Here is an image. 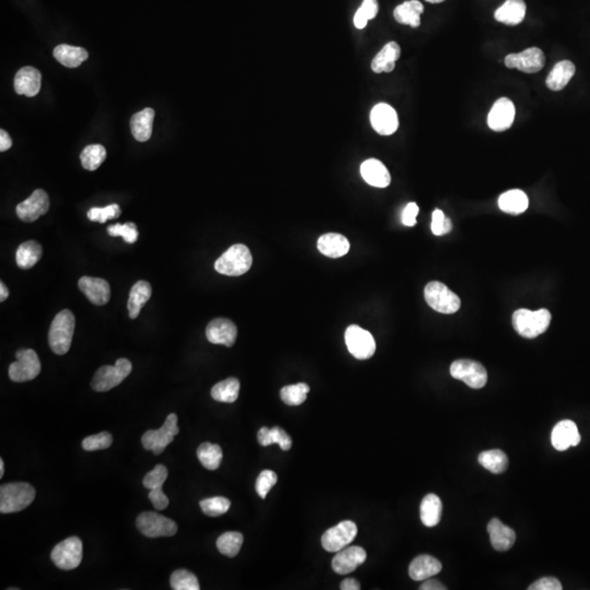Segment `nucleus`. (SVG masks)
Wrapping results in <instances>:
<instances>
[{
	"instance_id": "obj_52",
	"label": "nucleus",
	"mask_w": 590,
	"mask_h": 590,
	"mask_svg": "<svg viewBox=\"0 0 590 590\" xmlns=\"http://www.w3.org/2000/svg\"><path fill=\"white\" fill-rule=\"evenodd\" d=\"M148 497L157 511H163L170 504L169 497L163 493L162 489L151 490Z\"/></svg>"
},
{
	"instance_id": "obj_15",
	"label": "nucleus",
	"mask_w": 590,
	"mask_h": 590,
	"mask_svg": "<svg viewBox=\"0 0 590 590\" xmlns=\"http://www.w3.org/2000/svg\"><path fill=\"white\" fill-rule=\"evenodd\" d=\"M49 209V195L43 189H36L28 199L17 205L15 211L23 222H34L47 213Z\"/></svg>"
},
{
	"instance_id": "obj_56",
	"label": "nucleus",
	"mask_w": 590,
	"mask_h": 590,
	"mask_svg": "<svg viewBox=\"0 0 590 590\" xmlns=\"http://www.w3.org/2000/svg\"><path fill=\"white\" fill-rule=\"evenodd\" d=\"M11 146H13V140H11L9 134L6 130H0V151L5 153L7 150L10 149Z\"/></svg>"
},
{
	"instance_id": "obj_19",
	"label": "nucleus",
	"mask_w": 590,
	"mask_h": 590,
	"mask_svg": "<svg viewBox=\"0 0 590 590\" xmlns=\"http://www.w3.org/2000/svg\"><path fill=\"white\" fill-rule=\"evenodd\" d=\"M205 336L211 343L232 347L238 337V328L230 320L217 318L209 323L205 329Z\"/></svg>"
},
{
	"instance_id": "obj_31",
	"label": "nucleus",
	"mask_w": 590,
	"mask_h": 590,
	"mask_svg": "<svg viewBox=\"0 0 590 590\" xmlns=\"http://www.w3.org/2000/svg\"><path fill=\"white\" fill-rule=\"evenodd\" d=\"M424 7L418 0L405 1L403 5L398 6L394 11L396 21L401 24L418 28L421 24V15L424 13Z\"/></svg>"
},
{
	"instance_id": "obj_61",
	"label": "nucleus",
	"mask_w": 590,
	"mask_h": 590,
	"mask_svg": "<svg viewBox=\"0 0 590 590\" xmlns=\"http://www.w3.org/2000/svg\"><path fill=\"white\" fill-rule=\"evenodd\" d=\"M451 230H453V223H451V219L446 217L445 223H444V235L449 233Z\"/></svg>"
},
{
	"instance_id": "obj_24",
	"label": "nucleus",
	"mask_w": 590,
	"mask_h": 590,
	"mask_svg": "<svg viewBox=\"0 0 590 590\" xmlns=\"http://www.w3.org/2000/svg\"><path fill=\"white\" fill-rule=\"evenodd\" d=\"M492 547L497 551H507L514 545L516 534L512 528L503 524L497 518H493L488 525Z\"/></svg>"
},
{
	"instance_id": "obj_50",
	"label": "nucleus",
	"mask_w": 590,
	"mask_h": 590,
	"mask_svg": "<svg viewBox=\"0 0 590 590\" xmlns=\"http://www.w3.org/2000/svg\"><path fill=\"white\" fill-rule=\"evenodd\" d=\"M278 476L272 470H264L259 474L256 481V492L261 499H266L267 494L276 486Z\"/></svg>"
},
{
	"instance_id": "obj_18",
	"label": "nucleus",
	"mask_w": 590,
	"mask_h": 590,
	"mask_svg": "<svg viewBox=\"0 0 590 590\" xmlns=\"http://www.w3.org/2000/svg\"><path fill=\"white\" fill-rule=\"evenodd\" d=\"M366 560V551L363 548L348 547L338 551L332 560V568L340 575L355 572Z\"/></svg>"
},
{
	"instance_id": "obj_55",
	"label": "nucleus",
	"mask_w": 590,
	"mask_h": 590,
	"mask_svg": "<svg viewBox=\"0 0 590 590\" xmlns=\"http://www.w3.org/2000/svg\"><path fill=\"white\" fill-rule=\"evenodd\" d=\"M360 9L368 17V20L375 18L378 13V0H363Z\"/></svg>"
},
{
	"instance_id": "obj_44",
	"label": "nucleus",
	"mask_w": 590,
	"mask_h": 590,
	"mask_svg": "<svg viewBox=\"0 0 590 590\" xmlns=\"http://www.w3.org/2000/svg\"><path fill=\"white\" fill-rule=\"evenodd\" d=\"M171 587L174 590H199V582L195 574L187 570H178L173 573L170 580Z\"/></svg>"
},
{
	"instance_id": "obj_58",
	"label": "nucleus",
	"mask_w": 590,
	"mask_h": 590,
	"mask_svg": "<svg viewBox=\"0 0 590 590\" xmlns=\"http://www.w3.org/2000/svg\"><path fill=\"white\" fill-rule=\"evenodd\" d=\"M353 22H355V26H357V29H360V30L361 29H364L365 26H366V24H368V17L364 15V13L361 10L360 8H359L357 13H355Z\"/></svg>"
},
{
	"instance_id": "obj_25",
	"label": "nucleus",
	"mask_w": 590,
	"mask_h": 590,
	"mask_svg": "<svg viewBox=\"0 0 590 590\" xmlns=\"http://www.w3.org/2000/svg\"><path fill=\"white\" fill-rule=\"evenodd\" d=\"M317 249L325 256L340 258L347 255L350 243L347 238L338 233H327L320 236L317 242Z\"/></svg>"
},
{
	"instance_id": "obj_43",
	"label": "nucleus",
	"mask_w": 590,
	"mask_h": 590,
	"mask_svg": "<svg viewBox=\"0 0 590 590\" xmlns=\"http://www.w3.org/2000/svg\"><path fill=\"white\" fill-rule=\"evenodd\" d=\"M309 386L305 382H299L295 385L286 386L280 391L282 401L288 405H300L306 401L309 393Z\"/></svg>"
},
{
	"instance_id": "obj_41",
	"label": "nucleus",
	"mask_w": 590,
	"mask_h": 590,
	"mask_svg": "<svg viewBox=\"0 0 590 590\" xmlns=\"http://www.w3.org/2000/svg\"><path fill=\"white\" fill-rule=\"evenodd\" d=\"M243 541L244 537L241 532L228 531L219 537L217 540V547L222 554L234 557L240 552Z\"/></svg>"
},
{
	"instance_id": "obj_27",
	"label": "nucleus",
	"mask_w": 590,
	"mask_h": 590,
	"mask_svg": "<svg viewBox=\"0 0 590 590\" xmlns=\"http://www.w3.org/2000/svg\"><path fill=\"white\" fill-rule=\"evenodd\" d=\"M526 17V3L524 0H506L494 13V18L506 26H517Z\"/></svg>"
},
{
	"instance_id": "obj_59",
	"label": "nucleus",
	"mask_w": 590,
	"mask_h": 590,
	"mask_svg": "<svg viewBox=\"0 0 590 590\" xmlns=\"http://www.w3.org/2000/svg\"><path fill=\"white\" fill-rule=\"evenodd\" d=\"M340 588L342 590H359L361 589V586L360 583L355 578H346L340 585Z\"/></svg>"
},
{
	"instance_id": "obj_53",
	"label": "nucleus",
	"mask_w": 590,
	"mask_h": 590,
	"mask_svg": "<svg viewBox=\"0 0 590 590\" xmlns=\"http://www.w3.org/2000/svg\"><path fill=\"white\" fill-rule=\"evenodd\" d=\"M419 213V207L416 203H410L407 205L403 212V224L405 226H414L417 224V215Z\"/></svg>"
},
{
	"instance_id": "obj_63",
	"label": "nucleus",
	"mask_w": 590,
	"mask_h": 590,
	"mask_svg": "<svg viewBox=\"0 0 590 590\" xmlns=\"http://www.w3.org/2000/svg\"><path fill=\"white\" fill-rule=\"evenodd\" d=\"M426 1L430 3H441L445 1V0H426Z\"/></svg>"
},
{
	"instance_id": "obj_37",
	"label": "nucleus",
	"mask_w": 590,
	"mask_h": 590,
	"mask_svg": "<svg viewBox=\"0 0 590 590\" xmlns=\"http://www.w3.org/2000/svg\"><path fill=\"white\" fill-rule=\"evenodd\" d=\"M240 388H241L240 380L238 378H230L215 384L211 389V396L215 401H220V403H235L240 394Z\"/></svg>"
},
{
	"instance_id": "obj_35",
	"label": "nucleus",
	"mask_w": 590,
	"mask_h": 590,
	"mask_svg": "<svg viewBox=\"0 0 590 590\" xmlns=\"http://www.w3.org/2000/svg\"><path fill=\"white\" fill-rule=\"evenodd\" d=\"M443 504L435 494H428L421 503V520L426 527H434L441 522Z\"/></svg>"
},
{
	"instance_id": "obj_6",
	"label": "nucleus",
	"mask_w": 590,
	"mask_h": 590,
	"mask_svg": "<svg viewBox=\"0 0 590 590\" xmlns=\"http://www.w3.org/2000/svg\"><path fill=\"white\" fill-rule=\"evenodd\" d=\"M424 297L428 306L442 314H453L460 309L458 295L441 282H430L424 289Z\"/></svg>"
},
{
	"instance_id": "obj_21",
	"label": "nucleus",
	"mask_w": 590,
	"mask_h": 590,
	"mask_svg": "<svg viewBox=\"0 0 590 590\" xmlns=\"http://www.w3.org/2000/svg\"><path fill=\"white\" fill-rule=\"evenodd\" d=\"M580 442V434L573 421H561L553 428L551 443L557 451H566L570 446H577Z\"/></svg>"
},
{
	"instance_id": "obj_49",
	"label": "nucleus",
	"mask_w": 590,
	"mask_h": 590,
	"mask_svg": "<svg viewBox=\"0 0 590 590\" xmlns=\"http://www.w3.org/2000/svg\"><path fill=\"white\" fill-rule=\"evenodd\" d=\"M122 211L116 203L107 205L105 208H92L88 212V218L94 222L105 223L107 220L118 218Z\"/></svg>"
},
{
	"instance_id": "obj_48",
	"label": "nucleus",
	"mask_w": 590,
	"mask_h": 590,
	"mask_svg": "<svg viewBox=\"0 0 590 590\" xmlns=\"http://www.w3.org/2000/svg\"><path fill=\"white\" fill-rule=\"evenodd\" d=\"M111 443H113V437L111 434L109 432H102V433L84 438L82 441V447L84 451H100V449H109Z\"/></svg>"
},
{
	"instance_id": "obj_10",
	"label": "nucleus",
	"mask_w": 590,
	"mask_h": 590,
	"mask_svg": "<svg viewBox=\"0 0 590 590\" xmlns=\"http://www.w3.org/2000/svg\"><path fill=\"white\" fill-rule=\"evenodd\" d=\"M15 357L18 361L9 366V378L13 382H29L41 373V362L34 350H19Z\"/></svg>"
},
{
	"instance_id": "obj_13",
	"label": "nucleus",
	"mask_w": 590,
	"mask_h": 590,
	"mask_svg": "<svg viewBox=\"0 0 590 590\" xmlns=\"http://www.w3.org/2000/svg\"><path fill=\"white\" fill-rule=\"evenodd\" d=\"M357 534V527L355 522L351 520L341 522L323 535V548L328 552H338L347 548L355 539Z\"/></svg>"
},
{
	"instance_id": "obj_46",
	"label": "nucleus",
	"mask_w": 590,
	"mask_h": 590,
	"mask_svg": "<svg viewBox=\"0 0 590 590\" xmlns=\"http://www.w3.org/2000/svg\"><path fill=\"white\" fill-rule=\"evenodd\" d=\"M107 232L111 236H122L126 243L134 244L138 240L137 226L132 222L113 224L107 228Z\"/></svg>"
},
{
	"instance_id": "obj_7",
	"label": "nucleus",
	"mask_w": 590,
	"mask_h": 590,
	"mask_svg": "<svg viewBox=\"0 0 590 590\" xmlns=\"http://www.w3.org/2000/svg\"><path fill=\"white\" fill-rule=\"evenodd\" d=\"M178 416L171 413L167 416L162 428L159 430H147L141 437L142 445L147 451H153L155 455H160L174 441L175 436L180 433L178 426Z\"/></svg>"
},
{
	"instance_id": "obj_51",
	"label": "nucleus",
	"mask_w": 590,
	"mask_h": 590,
	"mask_svg": "<svg viewBox=\"0 0 590 590\" xmlns=\"http://www.w3.org/2000/svg\"><path fill=\"white\" fill-rule=\"evenodd\" d=\"M560 580L555 577H543L529 586V590H562Z\"/></svg>"
},
{
	"instance_id": "obj_47",
	"label": "nucleus",
	"mask_w": 590,
	"mask_h": 590,
	"mask_svg": "<svg viewBox=\"0 0 590 590\" xmlns=\"http://www.w3.org/2000/svg\"><path fill=\"white\" fill-rule=\"evenodd\" d=\"M169 472L163 465H157L151 472H148L145 479L142 481L145 488L149 490L162 489L163 484L166 481Z\"/></svg>"
},
{
	"instance_id": "obj_1",
	"label": "nucleus",
	"mask_w": 590,
	"mask_h": 590,
	"mask_svg": "<svg viewBox=\"0 0 590 590\" xmlns=\"http://www.w3.org/2000/svg\"><path fill=\"white\" fill-rule=\"evenodd\" d=\"M36 499V490L26 482L7 483L0 486L1 514L18 513L26 509Z\"/></svg>"
},
{
	"instance_id": "obj_11",
	"label": "nucleus",
	"mask_w": 590,
	"mask_h": 590,
	"mask_svg": "<svg viewBox=\"0 0 590 590\" xmlns=\"http://www.w3.org/2000/svg\"><path fill=\"white\" fill-rule=\"evenodd\" d=\"M52 561L61 570L78 568L82 561V542L78 537H70L56 545L52 551Z\"/></svg>"
},
{
	"instance_id": "obj_38",
	"label": "nucleus",
	"mask_w": 590,
	"mask_h": 590,
	"mask_svg": "<svg viewBox=\"0 0 590 590\" xmlns=\"http://www.w3.org/2000/svg\"><path fill=\"white\" fill-rule=\"evenodd\" d=\"M258 443L261 446H269L271 444H279L282 451H289L292 447V440L286 430L279 426L272 428H261L258 432Z\"/></svg>"
},
{
	"instance_id": "obj_57",
	"label": "nucleus",
	"mask_w": 590,
	"mask_h": 590,
	"mask_svg": "<svg viewBox=\"0 0 590 590\" xmlns=\"http://www.w3.org/2000/svg\"><path fill=\"white\" fill-rule=\"evenodd\" d=\"M421 590H446L447 588L441 583V582H438L436 580H426L422 585L420 587Z\"/></svg>"
},
{
	"instance_id": "obj_45",
	"label": "nucleus",
	"mask_w": 590,
	"mask_h": 590,
	"mask_svg": "<svg viewBox=\"0 0 590 590\" xmlns=\"http://www.w3.org/2000/svg\"><path fill=\"white\" fill-rule=\"evenodd\" d=\"M199 505L203 514L210 517H218L228 512L231 507V502L226 497H215L203 499Z\"/></svg>"
},
{
	"instance_id": "obj_29",
	"label": "nucleus",
	"mask_w": 590,
	"mask_h": 590,
	"mask_svg": "<svg viewBox=\"0 0 590 590\" xmlns=\"http://www.w3.org/2000/svg\"><path fill=\"white\" fill-rule=\"evenodd\" d=\"M155 111L150 107L138 111L130 121V128L134 139L140 142L148 141L153 134Z\"/></svg>"
},
{
	"instance_id": "obj_22",
	"label": "nucleus",
	"mask_w": 590,
	"mask_h": 590,
	"mask_svg": "<svg viewBox=\"0 0 590 590\" xmlns=\"http://www.w3.org/2000/svg\"><path fill=\"white\" fill-rule=\"evenodd\" d=\"M42 75L34 67L26 66L17 72L15 78V92L26 97H36L41 90Z\"/></svg>"
},
{
	"instance_id": "obj_4",
	"label": "nucleus",
	"mask_w": 590,
	"mask_h": 590,
	"mask_svg": "<svg viewBox=\"0 0 590 590\" xmlns=\"http://www.w3.org/2000/svg\"><path fill=\"white\" fill-rule=\"evenodd\" d=\"M253 265V256L247 246L235 244L215 261V269L219 274L238 277L246 274Z\"/></svg>"
},
{
	"instance_id": "obj_54",
	"label": "nucleus",
	"mask_w": 590,
	"mask_h": 590,
	"mask_svg": "<svg viewBox=\"0 0 590 590\" xmlns=\"http://www.w3.org/2000/svg\"><path fill=\"white\" fill-rule=\"evenodd\" d=\"M445 219L446 217L443 211L440 210V209L434 210L433 215H432V226H430L433 234L437 236L444 235V223H445Z\"/></svg>"
},
{
	"instance_id": "obj_23",
	"label": "nucleus",
	"mask_w": 590,
	"mask_h": 590,
	"mask_svg": "<svg viewBox=\"0 0 590 590\" xmlns=\"http://www.w3.org/2000/svg\"><path fill=\"white\" fill-rule=\"evenodd\" d=\"M361 175L368 185L385 188L391 182L387 167L376 159H368L361 165Z\"/></svg>"
},
{
	"instance_id": "obj_8",
	"label": "nucleus",
	"mask_w": 590,
	"mask_h": 590,
	"mask_svg": "<svg viewBox=\"0 0 590 590\" xmlns=\"http://www.w3.org/2000/svg\"><path fill=\"white\" fill-rule=\"evenodd\" d=\"M345 339L349 352L357 360H368L375 353L376 343L372 334L357 325L348 327Z\"/></svg>"
},
{
	"instance_id": "obj_9",
	"label": "nucleus",
	"mask_w": 590,
	"mask_h": 590,
	"mask_svg": "<svg viewBox=\"0 0 590 590\" xmlns=\"http://www.w3.org/2000/svg\"><path fill=\"white\" fill-rule=\"evenodd\" d=\"M136 525L142 535L149 538L173 537L178 532L176 522L153 512L141 513Z\"/></svg>"
},
{
	"instance_id": "obj_42",
	"label": "nucleus",
	"mask_w": 590,
	"mask_h": 590,
	"mask_svg": "<svg viewBox=\"0 0 590 590\" xmlns=\"http://www.w3.org/2000/svg\"><path fill=\"white\" fill-rule=\"evenodd\" d=\"M82 166L88 171H95L107 159V150L101 145H90L84 148L80 155Z\"/></svg>"
},
{
	"instance_id": "obj_34",
	"label": "nucleus",
	"mask_w": 590,
	"mask_h": 590,
	"mask_svg": "<svg viewBox=\"0 0 590 590\" xmlns=\"http://www.w3.org/2000/svg\"><path fill=\"white\" fill-rule=\"evenodd\" d=\"M529 201L526 194L520 189L509 190L499 198V207L509 215H520L527 210Z\"/></svg>"
},
{
	"instance_id": "obj_3",
	"label": "nucleus",
	"mask_w": 590,
	"mask_h": 590,
	"mask_svg": "<svg viewBox=\"0 0 590 590\" xmlns=\"http://www.w3.org/2000/svg\"><path fill=\"white\" fill-rule=\"evenodd\" d=\"M76 320L69 309H63L56 315L49 332V343L56 355H63L68 352L75 334Z\"/></svg>"
},
{
	"instance_id": "obj_60",
	"label": "nucleus",
	"mask_w": 590,
	"mask_h": 590,
	"mask_svg": "<svg viewBox=\"0 0 590 590\" xmlns=\"http://www.w3.org/2000/svg\"><path fill=\"white\" fill-rule=\"evenodd\" d=\"M9 297V291L3 281L0 282V301L5 302Z\"/></svg>"
},
{
	"instance_id": "obj_26",
	"label": "nucleus",
	"mask_w": 590,
	"mask_h": 590,
	"mask_svg": "<svg viewBox=\"0 0 590 590\" xmlns=\"http://www.w3.org/2000/svg\"><path fill=\"white\" fill-rule=\"evenodd\" d=\"M442 570V563L430 555H419L409 566V575L413 580H426L437 575Z\"/></svg>"
},
{
	"instance_id": "obj_28",
	"label": "nucleus",
	"mask_w": 590,
	"mask_h": 590,
	"mask_svg": "<svg viewBox=\"0 0 590 590\" xmlns=\"http://www.w3.org/2000/svg\"><path fill=\"white\" fill-rule=\"evenodd\" d=\"M401 55V46L396 42H389L382 47V51L373 59L372 70L375 74L382 72H391L395 69L396 61Z\"/></svg>"
},
{
	"instance_id": "obj_40",
	"label": "nucleus",
	"mask_w": 590,
	"mask_h": 590,
	"mask_svg": "<svg viewBox=\"0 0 590 590\" xmlns=\"http://www.w3.org/2000/svg\"><path fill=\"white\" fill-rule=\"evenodd\" d=\"M197 456L205 469L215 470L220 467L222 461V449L217 444L203 443L198 447Z\"/></svg>"
},
{
	"instance_id": "obj_39",
	"label": "nucleus",
	"mask_w": 590,
	"mask_h": 590,
	"mask_svg": "<svg viewBox=\"0 0 590 590\" xmlns=\"http://www.w3.org/2000/svg\"><path fill=\"white\" fill-rule=\"evenodd\" d=\"M478 460L482 467L492 474H502L509 467V458L506 453L499 449L483 451L480 453Z\"/></svg>"
},
{
	"instance_id": "obj_36",
	"label": "nucleus",
	"mask_w": 590,
	"mask_h": 590,
	"mask_svg": "<svg viewBox=\"0 0 590 590\" xmlns=\"http://www.w3.org/2000/svg\"><path fill=\"white\" fill-rule=\"evenodd\" d=\"M42 246L36 241H28L21 244L15 254V261L19 268L31 269L38 264L42 257Z\"/></svg>"
},
{
	"instance_id": "obj_5",
	"label": "nucleus",
	"mask_w": 590,
	"mask_h": 590,
	"mask_svg": "<svg viewBox=\"0 0 590 590\" xmlns=\"http://www.w3.org/2000/svg\"><path fill=\"white\" fill-rule=\"evenodd\" d=\"M132 365L127 359H118L114 366L105 365L94 374L91 386L98 393H105L118 386L132 373Z\"/></svg>"
},
{
	"instance_id": "obj_16",
	"label": "nucleus",
	"mask_w": 590,
	"mask_h": 590,
	"mask_svg": "<svg viewBox=\"0 0 590 590\" xmlns=\"http://www.w3.org/2000/svg\"><path fill=\"white\" fill-rule=\"evenodd\" d=\"M515 115L514 103L507 98H501L494 103L488 115V125L494 132H505L512 127Z\"/></svg>"
},
{
	"instance_id": "obj_33",
	"label": "nucleus",
	"mask_w": 590,
	"mask_h": 590,
	"mask_svg": "<svg viewBox=\"0 0 590 590\" xmlns=\"http://www.w3.org/2000/svg\"><path fill=\"white\" fill-rule=\"evenodd\" d=\"M151 294H153V288L150 286L149 282L142 281L141 280L132 286V290H130V300L127 303L130 317L132 320H134L139 316L140 311L149 301Z\"/></svg>"
},
{
	"instance_id": "obj_2",
	"label": "nucleus",
	"mask_w": 590,
	"mask_h": 590,
	"mask_svg": "<svg viewBox=\"0 0 590 590\" xmlns=\"http://www.w3.org/2000/svg\"><path fill=\"white\" fill-rule=\"evenodd\" d=\"M551 320L552 316L548 309L529 311L522 309L513 314V326L522 337L532 339L547 332Z\"/></svg>"
},
{
	"instance_id": "obj_12",
	"label": "nucleus",
	"mask_w": 590,
	"mask_h": 590,
	"mask_svg": "<svg viewBox=\"0 0 590 590\" xmlns=\"http://www.w3.org/2000/svg\"><path fill=\"white\" fill-rule=\"evenodd\" d=\"M451 375L474 389L484 387L488 382V373L483 365L472 360L455 361L451 366Z\"/></svg>"
},
{
	"instance_id": "obj_62",
	"label": "nucleus",
	"mask_w": 590,
	"mask_h": 590,
	"mask_svg": "<svg viewBox=\"0 0 590 590\" xmlns=\"http://www.w3.org/2000/svg\"><path fill=\"white\" fill-rule=\"evenodd\" d=\"M3 474H5V463L3 459H0V478H3Z\"/></svg>"
},
{
	"instance_id": "obj_14",
	"label": "nucleus",
	"mask_w": 590,
	"mask_h": 590,
	"mask_svg": "<svg viewBox=\"0 0 590 590\" xmlns=\"http://www.w3.org/2000/svg\"><path fill=\"white\" fill-rule=\"evenodd\" d=\"M545 53L538 47H530L522 53L509 54L505 57V66L518 69L526 74H536L545 67Z\"/></svg>"
},
{
	"instance_id": "obj_32",
	"label": "nucleus",
	"mask_w": 590,
	"mask_h": 590,
	"mask_svg": "<svg viewBox=\"0 0 590 590\" xmlns=\"http://www.w3.org/2000/svg\"><path fill=\"white\" fill-rule=\"evenodd\" d=\"M54 57L63 66L68 67V68H77L88 59L89 54L82 47L61 44V45L56 46L55 49H54Z\"/></svg>"
},
{
	"instance_id": "obj_30",
	"label": "nucleus",
	"mask_w": 590,
	"mask_h": 590,
	"mask_svg": "<svg viewBox=\"0 0 590 590\" xmlns=\"http://www.w3.org/2000/svg\"><path fill=\"white\" fill-rule=\"evenodd\" d=\"M576 67L572 61H562L557 63L548 76V88L552 91H561L568 86L570 79L575 75Z\"/></svg>"
},
{
	"instance_id": "obj_20",
	"label": "nucleus",
	"mask_w": 590,
	"mask_h": 590,
	"mask_svg": "<svg viewBox=\"0 0 590 590\" xmlns=\"http://www.w3.org/2000/svg\"><path fill=\"white\" fill-rule=\"evenodd\" d=\"M78 286L93 304L105 305L111 299V286L104 279L82 277Z\"/></svg>"
},
{
	"instance_id": "obj_17",
	"label": "nucleus",
	"mask_w": 590,
	"mask_h": 590,
	"mask_svg": "<svg viewBox=\"0 0 590 590\" xmlns=\"http://www.w3.org/2000/svg\"><path fill=\"white\" fill-rule=\"evenodd\" d=\"M370 118L374 130L382 136L395 134L399 127L397 113L386 103H380L373 107Z\"/></svg>"
}]
</instances>
